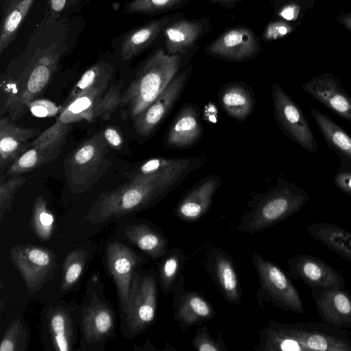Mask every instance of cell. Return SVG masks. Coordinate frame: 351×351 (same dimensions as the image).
Instances as JSON below:
<instances>
[{
	"label": "cell",
	"instance_id": "1",
	"mask_svg": "<svg viewBox=\"0 0 351 351\" xmlns=\"http://www.w3.org/2000/svg\"><path fill=\"white\" fill-rule=\"evenodd\" d=\"M255 351H351V332L324 322L271 319L259 331Z\"/></svg>",
	"mask_w": 351,
	"mask_h": 351
},
{
	"label": "cell",
	"instance_id": "2",
	"mask_svg": "<svg viewBox=\"0 0 351 351\" xmlns=\"http://www.w3.org/2000/svg\"><path fill=\"white\" fill-rule=\"evenodd\" d=\"M308 200L304 189L280 177L274 187L252 197L251 209L240 217L237 228L252 234L263 232L296 213Z\"/></svg>",
	"mask_w": 351,
	"mask_h": 351
},
{
	"label": "cell",
	"instance_id": "3",
	"mask_svg": "<svg viewBox=\"0 0 351 351\" xmlns=\"http://www.w3.org/2000/svg\"><path fill=\"white\" fill-rule=\"evenodd\" d=\"M182 54L166 53L159 49L139 68L134 80L122 93L120 106L134 119L164 90L178 73Z\"/></svg>",
	"mask_w": 351,
	"mask_h": 351
},
{
	"label": "cell",
	"instance_id": "4",
	"mask_svg": "<svg viewBox=\"0 0 351 351\" xmlns=\"http://www.w3.org/2000/svg\"><path fill=\"white\" fill-rule=\"evenodd\" d=\"M167 194L166 190L149 182L131 180L101 195L86 219L97 224L125 216L155 206Z\"/></svg>",
	"mask_w": 351,
	"mask_h": 351
},
{
	"label": "cell",
	"instance_id": "5",
	"mask_svg": "<svg viewBox=\"0 0 351 351\" xmlns=\"http://www.w3.org/2000/svg\"><path fill=\"white\" fill-rule=\"evenodd\" d=\"M101 283L87 285L80 313V350H99L115 334L116 315L101 291Z\"/></svg>",
	"mask_w": 351,
	"mask_h": 351
},
{
	"label": "cell",
	"instance_id": "6",
	"mask_svg": "<svg viewBox=\"0 0 351 351\" xmlns=\"http://www.w3.org/2000/svg\"><path fill=\"white\" fill-rule=\"evenodd\" d=\"M251 261L258 278L256 298L260 306L263 307L264 302L271 303L283 311L304 313V304L297 289L280 267L257 252H252Z\"/></svg>",
	"mask_w": 351,
	"mask_h": 351
},
{
	"label": "cell",
	"instance_id": "7",
	"mask_svg": "<svg viewBox=\"0 0 351 351\" xmlns=\"http://www.w3.org/2000/svg\"><path fill=\"white\" fill-rule=\"evenodd\" d=\"M159 283L154 269L133 275L125 310L124 324L130 337L145 331L154 322L158 308Z\"/></svg>",
	"mask_w": 351,
	"mask_h": 351
},
{
	"label": "cell",
	"instance_id": "8",
	"mask_svg": "<svg viewBox=\"0 0 351 351\" xmlns=\"http://www.w3.org/2000/svg\"><path fill=\"white\" fill-rule=\"evenodd\" d=\"M108 143L103 132L95 134L77 147L65 161L69 184L76 193L89 189L104 171Z\"/></svg>",
	"mask_w": 351,
	"mask_h": 351
},
{
	"label": "cell",
	"instance_id": "9",
	"mask_svg": "<svg viewBox=\"0 0 351 351\" xmlns=\"http://www.w3.org/2000/svg\"><path fill=\"white\" fill-rule=\"evenodd\" d=\"M271 99L275 120L285 136L305 150L317 152L313 132L300 106L276 84L272 85Z\"/></svg>",
	"mask_w": 351,
	"mask_h": 351
},
{
	"label": "cell",
	"instance_id": "10",
	"mask_svg": "<svg viewBox=\"0 0 351 351\" xmlns=\"http://www.w3.org/2000/svg\"><path fill=\"white\" fill-rule=\"evenodd\" d=\"M106 89L93 88L66 101L56 122L32 141L29 147L67 136L69 125L77 121L96 119V106Z\"/></svg>",
	"mask_w": 351,
	"mask_h": 351
},
{
	"label": "cell",
	"instance_id": "11",
	"mask_svg": "<svg viewBox=\"0 0 351 351\" xmlns=\"http://www.w3.org/2000/svg\"><path fill=\"white\" fill-rule=\"evenodd\" d=\"M10 258L29 292L38 290L52 276L56 268V256L41 247L16 245L10 250Z\"/></svg>",
	"mask_w": 351,
	"mask_h": 351
},
{
	"label": "cell",
	"instance_id": "12",
	"mask_svg": "<svg viewBox=\"0 0 351 351\" xmlns=\"http://www.w3.org/2000/svg\"><path fill=\"white\" fill-rule=\"evenodd\" d=\"M191 72V68L188 67L178 73L156 99L133 119L138 134L149 136L163 121L181 96Z\"/></svg>",
	"mask_w": 351,
	"mask_h": 351
},
{
	"label": "cell",
	"instance_id": "13",
	"mask_svg": "<svg viewBox=\"0 0 351 351\" xmlns=\"http://www.w3.org/2000/svg\"><path fill=\"white\" fill-rule=\"evenodd\" d=\"M289 276L302 281L311 290L326 288H346L344 278L322 258L298 254L287 261Z\"/></svg>",
	"mask_w": 351,
	"mask_h": 351
},
{
	"label": "cell",
	"instance_id": "14",
	"mask_svg": "<svg viewBox=\"0 0 351 351\" xmlns=\"http://www.w3.org/2000/svg\"><path fill=\"white\" fill-rule=\"evenodd\" d=\"M204 265L223 298L232 304L239 305L242 291L232 257L223 249L210 245L205 250Z\"/></svg>",
	"mask_w": 351,
	"mask_h": 351
},
{
	"label": "cell",
	"instance_id": "15",
	"mask_svg": "<svg viewBox=\"0 0 351 351\" xmlns=\"http://www.w3.org/2000/svg\"><path fill=\"white\" fill-rule=\"evenodd\" d=\"M173 317L182 332L193 326L213 319L215 317L213 306L201 294L184 287L182 274L173 291Z\"/></svg>",
	"mask_w": 351,
	"mask_h": 351
},
{
	"label": "cell",
	"instance_id": "16",
	"mask_svg": "<svg viewBox=\"0 0 351 351\" xmlns=\"http://www.w3.org/2000/svg\"><path fill=\"white\" fill-rule=\"evenodd\" d=\"M145 260L122 243L113 241L106 249V265L112 277L123 312L127 305L133 275Z\"/></svg>",
	"mask_w": 351,
	"mask_h": 351
},
{
	"label": "cell",
	"instance_id": "17",
	"mask_svg": "<svg viewBox=\"0 0 351 351\" xmlns=\"http://www.w3.org/2000/svg\"><path fill=\"white\" fill-rule=\"evenodd\" d=\"M207 51L223 60L243 62L255 58L260 51V47L251 29L237 27L222 33L210 43Z\"/></svg>",
	"mask_w": 351,
	"mask_h": 351
},
{
	"label": "cell",
	"instance_id": "18",
	"mask_svg": "<svg viewBox=\"0 0 351 351\" xmlns=\"http://www.w3.org/2000/svg\"><path fill=\"white\" fill-rule=\"evenodd\" d=\"M315 308L324 323L335 328H351V293L346 288L311 290Z\"/></svg>",
	"mask_w": 351,
	"mask_h": 351
},
{
	"label": "cell",
	"instance_id": "19",
	"mask_svg": "<svg viewBox=\"0 0 351 351\" xmlns=\"http://www.w3.org/2000/svg\"><path fill=\"white\" fill-rule=\"evenodd\" d=\"M302 89L341 118L351 122V96L332 73L313 77Z\"/></svg>",
	"mask_w": 351,
	"mask_h": 351
},
{
	"label": "cell",
	"instance_id": "20",
	"mask_svg": "<svg viewBox=\"0 0 351 351\" xmlns=\"http://www.w3.org/2000/svg\"><path fill=\"white\" fill-rule=\"evenodd\" d=\"M221 185L217 174L209 175L193 186L174 208L176 217L181 221L194 222L209 210L213 197Z\"/></svg>",
	"mask_w": 351,
	"mask_h": 351
},
{
	"label": "cell",
	"instance_id": "21",
	"mask_svg": "<svg viewBox=\"0 0 351 351\" xmlns=\"http://www.w3.org/2000/svg\"><path fill=\"white\" fill-rule=\"evenodd\" d=\"M203 132L197 107L192 103H186L172 121L165 134L164 143L169 148L192 147L199 143Z\"/></svg>",
	"mask_w": 351,
	"mask_h": 351
},
{
	"label": "cell",
	"instance_id": "22",
	"mask_svg": "<svg viewBox=\"0 0 351 351\" xmlns=\"http://www.w3.org/2000/svg\"><path fill=\"white\" fill-rule=\"evenodd\" d=\"M42 132L36 128H23L14 124L8 117L0 121V167H8L26 149L30 140Z\"/></svg>",
	"mask_w": 351,
	"mask_h": 351
},
{
	"label": "cell",
	"instance_id": "23",
	"mask_svg": "<svg viewBox=\"0 0 351 351\" xmlns=\"http://www.w3.org/2000/svg\"><path fill=\"white\" fill-rule=\"evenodd\" d=\"M125 237L143 252L154 260L160 259L169 248V241L155 224L139 221L128 225L124 229Z\"/></svg>",
	"mask_w": 351,
	"mask_h": 351
},
{
	"label": "cell",
	"instance_id": "24",
	"mask_svg": "<svg viewBox=\"0 0 351 351\" xmlns=\"http://www.w3.org/2000/svg\"><path fill=\"white\" fill-rule=\"evenodd\" d=\"M66 142V136H64L29 147L8 167L5 176L27 173L52 162L58 158Z\"/></svg>",
	"mask_w": 351,
	"mask_h": 351
},
{
	"label": "cell",
	"instance_id": "25",
	"mask_svg": "<svg viewBox=\"0 0 351 351\" xmlns=\"http://www.w3.org/2000/svg\"><path fill=\"white\" fill-rule=\"evenodd\" d=\"M221 108L232 118L243 121L253 112L256 103L252 88L241 82L224 85L219 91Z\"/></svg>",
	"mask_w": 351,
	"mask_h": 351
},
{
	"label": "cell",
	"instance_id": "26",
	"mask_svg": "<svg viewBox=\"0 0 351 351\" xmlns=\"http://www.w3.org/2000/svg\"><path fill=\"white\" fill-rule=\"evenodd\" d=\"M175 15L152 20L128 32L121 43V58L128 60L150 46Z\"/></svg>",
	"mask_w": 351,
	"mask_h": 351
},
{
	"label": "cell",
	"instance_id": "27",
	"mask_svg": "<svg viewBox=\"0 0 351 351\" xmlns=\"http://www.w3.org/2000/svg\"><path fill=\"white\" fill-rule=\"evenodd\" d=\"M203 29V25L195 21L182 19L169 23L164 29L167 53H186L195 45Z\"/></svg>",
	"mask_w": 351,
	"mask_h": 351
},
{
	"label": "cell",
	"instance_id": "28",
	"mask_svg": "<svg viewBox=\"0 0 351 351\" xmlns=\"http://www.w3.org/2000/svg\"><path fill=\"white\" fill-rule=\"evenodd\" d=\"M309 235L341 258L351 262V232L336 224L317 222L307 228Z\"/></svg>",
	"mask_w": 351,
	"mask_h": 351
},
{
	"label": "cell",
	"instance_id": "29",
	"mask_svg": "<svg viewBox=\"0 0 351 351\" xmlns=\"http://www.w3.org/2000/svg\"><path fill=\"white\" fill-rule=\"evenodd\" d=\"M47 329L53 349L73 350L74 328L71 313L64 307L51 308L46 316Z\"/></svg>",
	"mask_w": 351,
	"mask_h": 351
},
{
	"label": "cell",
	"instance_id": "30",
	"mask_svg": "<svg viewBox=\"0 0 351 351\" xmlns=\"http://www.w3.org/2000/svg\"><path fill=\"white\" fill-rule=\"evenodd\" d=\"M310 113L328 146L339 158L351 160V137L321 111L311 108Z\"/></svg>",
	"mask_w": 351,
	"mask_h": 351
},
{
	"label": "cell",
	"instance_id": "31",
	"mask_svg": "<svg viewBox=\"0 0 351 351\" xmlns=\"http://www.w3.org/2000/svg\"><path fill=\"white\" fill-rule=\"evenodd\" d=\"M186 259L184 252L176 247L170 248L160 258L157 276L159 287L164 296L173 293L182 274Z\"/></svg>",
	"mask_w": 351,
	"mask_h": 351
},
{
	"label": "cell",
	"instance_id": "32",
	"mask_svg": "<svg viewBox=\"0 0 351 351\" xmlns=\"http://www.w3.org/2000/svg\"><path fill=\"white\" fill-rule=\"evenodd\" d=\"M35 0H10L4 8L0 31V53L15 38Z\"/></svg>",
	"mask_w": 351,
	"mask_h": 351
},
{
	"label": "cell",
	"instance_id": "33",
	"mask_svg": "<svg viewBox=\"0 0 351 351\" xmlns=\"http://www.w3.org/2000/svg\"><path fill=\"white\" fill-rule=\"evenodd\" d=\"M113 72V68L107 62H101L93 64L82 74L72 88L66 101L90 88L107 89Z\"/></svg>",
	"mask_w": 351,
	"mask_h": 351
},
{
	"label": "cell",
	"instance_id": "34",
	"mask_svg": "<svg viewBox=\"0 0 351 351\" xmlns=\"http://www.w3.org/2000/svg\"><path fill=\"white\" fill-rule=\"evenodd\" d=\"M54 217L47 208L46 201L38 197L34 204L31 226L35 234L41 240L49 239L53 228Z\"/></svg>",
	"mask_w": 351,
	"mask_h": 351
},
{
	"label": "cell",
	"instance_id": "35",
	"mask_svg": "<svg viewBox=\"0 0 351 351\" xmlns=\"http://www.w3.org/2000/svg\"><path fill=\"white\" fill-rule=\"evenodd\" d=\"M86 262V252L75 250L69 253L64 262L63 279L61 284L62 290L71 288L80 279Z\"/></svg>",
	"mask_w": 351,
	"mask_h": 351
},
{
	"label": "cell",
	"instance_id": "36",
	"mask_svg": "<svg viewBox=\"0 0 351 351\" xmlns=\"http://www.w3.org/2000/svg\"><path fill=\"white\" fill-rule=\"evenodd\" d=\"M190 0H132L125 4L123 11L130 14L154 13L169 10Z\"/></svg>",
	"mask_w": 351,
	"mask_h": 351
},
{
	"label": "cell",
	"instance_id": "37",
	"mask_svg": "<svg viewBox=\"0 0 351 351\" xmlns=\"http://www.w3.org/2000/svg\"><path fill=\"white\" fill-rule=\"evenodd\" d=\"M27 332L20 319L12 322L0 343V351L23 350L27 343Z\"/></svg>",
	"mask_w": 351,
	"mask_h": 351
},
{
	"label": "cell",
	"instance_id": "38",
	"mask_svg": "<svg viewBox=\"0 0 351 351\" xmlns=\"http://www.w3.org/2000/svg\"><path fill=\"white\" fill-rule=\"evenodd\" d=\"M121 86L119 84H112L106 90L96 106V119L101 117L104 119H109L118 107L120 106L121 99Z\"/></svg>",
	"mask_w": 351,
	"mask_h": 351
},
{
	"label": "cell",
	"instance_id": "39",
	"mask_svg": "<svg viewBox=\"0 0 351 351\" xmlns=\"http://www.w3.org/2000/svg\"><path fill=\"white\" fill-rule=\"evenodd\" d=\"M22 176L11 177L0 184V219L10 209L13 198L19 189L25 183Z\"/></svg>",
	"mask_w": 351,
	"mask_h": 351
},
{
	"label": "cell",
	"instance_id": "40",
	"mask_svg": "<svg viewBox=\"0 0 351 351\" xmlns=\"http://www.w3.org/2000/svg\"><path fill=\"white\" fill-rule=\"evenodd\" d=\"M192 347L199 351H226L227 348L221 340L219 332L217 339L210 336L207 326L204 324L195 333L192 342Z\"/></svg>",
	"mask_w": 351,
	"mask_h": 351
},
{
	"label": "cell",
	"instance_id": "41",
	"mask_svg": "<svg viewBox=\"0 0 351 351\" xmlns=\"http://www.w3.org/2000/svg\"><path fill=\"white\" fill-rule=\"evenodd\" d=\"M339 159L340 165L335 175L334 182L339 190L351 197V160Z\"/></svg>",
	"mask_w": 351,
	"mask_h": 351
},
{
	"label": "cell",
	"instance_id": "42",
	"mask_svg": "<svg viewBox=\"0 0 351 351\" xmlns=\"http://www.w3.org/2000/svg\"><path fill=\"white\" fill-rule=\"evenodd\" d=\"M62 108L58 106L54 102L46 99H36L27 106V110L32 114L40 118L51 117L60 114Z\"/></svg>",
	"mask_w": 351,
	"mask_h": 351
},
{
	"label": "cell",
	"instance_id": "43",
	"mask_svg": "<svg viewBox=\"0 0 351 351\" xmlns=\"http://www.w3.org/2000/svg\"><path fill=\"white\" fill-rule=\"evenodd\" d=\"M290 30V27L283 22H271L266 27L263 38L265 40H276L287 35Z\"/></svg>",
	"mask_w": 351,
	"mask_h": 351
},
{
	"label": "cell",
	"instance_id": "44",
	"mask_svg": "<svg viewBox=\"0 0 351 351\" xmlns=\"http://www.w3.org/2000/svg\"><path fill=\"white\" fill-rule=\"evenodd\" d=\"M104 138L109 145L114 149H120L123 145V138L119 132L113 127H108L103 132Z\"/></svg>",
	"mask_w": 351,
	"mask_h": 351
},
{
	"label": "cell",
	"instance_id": "45",
	"mask_svg": "<svg viewBox=\"0 0 351 351\" xmlns=\"http://www.w3.org/2000/svg\"><path fill=\"white\" fill-rule=\"evenodd\" d=\"M280 15L287 20H292L296 15L295 8L293 6L288 5L280 11Z\"/></svg>",
	"mask_w": 351,
	"mask_h": 351
},
{
	"label": "cell",
	"instance_id": "46",
	"mask_svg": "<svg viewBox=\"0 0 351 351\" xmlns=\"http://www.w3.org/2000/svg\"><path fill=\"white\" fill-rule=\"evenodd\" d=\"M66 0H50V5L53 12L62 11L66 5Z\"/></svg>",
	"mask_w": 351,
	"mask_h": 351
},
{
	"label": "cell",
	"instance_id": "47",
	"mask_svg": "<svg viewBox=\"0 0 351 351\" xmlns=\"http://www.w3.org/2000/svg\"><path fill=\"white\" fill-rule=\"evenodd\" d=\"M343 23L351 30V14H346L343 18Z\"/></svg>",
	"mask_w": 351,
	"mask_h": 351
},
{
	"label": "cell",
	"instance_id": "48",
	"mask_svg": "<svg viewBox=\"0 0 351 351\" xmlns=\"http://www.w3.org/2000/svg\"><path fill=\"white\" fill-rule=\"evenodd\" d=\"M210 2H227V1H232L235 0H208Z\"/></svg>",
	"mask_w": 351,
	"mask_h": 351
}]
</instances>
